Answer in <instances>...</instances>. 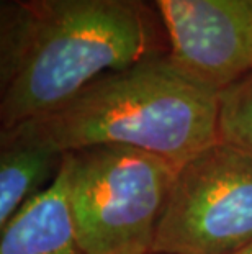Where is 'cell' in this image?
I'll list each match as a JSON object with an SVG mask.
<instances>
[{
  "label": "cell",
  "instance_id": "1",
  "mask_svg": "<svg viewBox=\"0 0 252 254\" xmlns=\"http://www.w3.org/2000/svg\"><path fill=\"white\" fill-rule=\"evenodd\" d=\"M169 53L148 0H2L0 123L46 115L101 75Z\"/></svg>",
  "mask_w": 252,
  "mask_h": 254
},
{
  "label": "cell",
  "instance_id": "2",
  "mask_svg": "<svg viewBox=\"0 0 252 254\" xmlns=\"http://www.w3.org/2000/svg\"><path fill=\"white\" fill-rule=\"evenodd\" d=\"M218 120L219 92L164 53L101 75L56 110L25 122L61 154L126 146L180 167L218 141Z\"/></svg>",
  "mask_w": 252,
  "mask_h": 254
},
{
  "label": "cell",
  "instance_id": "3",
  "mask_svg": "<svg viewBox=\"0 0 252 254\" xmlns=\"http://www.w3.org/2000/svg\"><path fill=\"white\" fill-rule=\"evenodd\" d=\"M62 169L84 254H152L179 166L126 146L66 153Z\"/></svg>",
  "mask_w": 252,
  "mask_h": 254
},
{
  "label": "cell",
  "instance_id": "4",
  "mask_svg": "<svg viewBox=\"0 0 252 254\" xmlns=\"http://www.w3.org/2000/svg\"><path fill=\"white\" fill-rule=\"evenodd\" d=\"M252 241V151L218 139L177 171L152 254H231Z\"/></svg>",
  "mask_w": 252,
  "mask_h": 254
},
{
  "label": "cell",
  "instance_id": "5",
  "mask_svg": "<svg viewBox=\"0 0 252 254\" xmlns=\"http://www.w3.org/2000/svg\"><path fill=\"white\" fill-rule=\"evenodd\" d=\"M162 20L169 55L216 92L252 72V0H149Z\"/></svg>",
  "mask_w": 252,
  "mask_h": 254
},
{
  "label": "cell",
  "instance_id": "6",
  "mask_svg": "<svg viewBox=\"0 0 252 254\" xmlns=\"http://www.w3.org/2000/svg\"><path fill=\"white\" fill-rule=\"evenodd\" d=\"M64 154L45 141L26 122L0 133V228L31 198L50 187Z\"/></svg>",
  "mask_w": 252,
  "mask_h": 254
},
{
  "label": "cell",
  "instance_id": "7",
  "mask_svg": "<svg viewBox=\"0 0 252 254\" xmlns=\"http://www.w3.org/2000/svg\"><path fill=\"white\" fill-rule=\"evenodd\" d=\"M0 254H84L69 208L62 166L50 187L0 228Z\"/></svg>",
  "mask_w": 252,
  "mask_h": 254
},
{
  "label": "cell",
  "instance_id": "8",
  "mask_svg": "<svg viewBox=\"0 0 252 254\" xmlns=\"http://www.w3.org/2000/svg\"><path fill=\"white\" fill-rule=\"evenodd\" d=\"M219 139L252 151V72L219 92Z\"/></svg>",
  "mask_w": 252,
  "mask_h": 254
},
{
  "label": "cell",
  "instance_id": "9",
  "mask_svg": "<svg viewBox=\"0 0 252 254\" xmlns=\"http://www.w3.org/2000/svg\"><path fill=\"white\" fill-rule=\"evenodd\" d=\"M231 254H252V241L249 243V245L243 246V248H241V250L234 251V253H231Z\"/></svg>",
  "mask_w": 252,
  "mask_h": 254
}]
</instances>
